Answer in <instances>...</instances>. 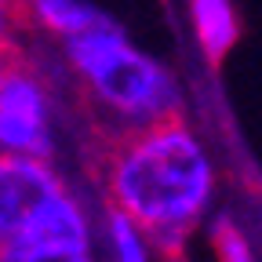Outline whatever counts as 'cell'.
<instances>
[{"label": "cell", "instance_id": "obj_1", "mask_svg": "<svg viewBox=\"0 0 262 262\" xmlns=\"http://www.w3.org/2000/svg\"><path fill=\"white\" fill-rule=\"evenodd\" d=\"M102 186L110 208L135 219L149 233L157 255L179 258L211 215L219 171L201 131L175 113L113 135Z\"/></svg>", "mask_w": 262, "mask_h": 262}, {"label": "cell", "instance_id": "obj_2", "mask_svg": "<svg viewBox=\"0 0 262 262\" xmlns=\"http://www.w3.org/2000/svg\"><path fill=\"white\" fill-rule=\"evenodd\" d=\"M62 55L66 66L80 77L88 98L110 120H117V135L182 113L179 77L160 58L135 48L127 33L106 15L66 37Z\"/></svg>", "mask_w": 262, "mask_h": 262}, {"label": "cell", "instance_id": "obj_3", "mask_svg": "<svg viewBox=\"0 0 262 262\" xmlns=\"http://www.w3.org/2000/svg\"><path fill=\"white\" fill-rule=\"evenodd\" d=\"M0 237H4V262H48L84 255L95 251L98 241L88 208L70 186H58L11 226H0Z\"/></svg>", "mask_w": 262, "mask_h": 262}, {"label": "cell", "instance_id": "obj_4", "mask_svg": "<svg viewBox=\"0 0 262 262\" xmlns=\"http://www.w3.org/2000/svg\"><path fill=\"white\" fill-rule=\"evenodd\" d=\"M0 149L15 157H55V110L44 77L8 58L0 77Z\"/></svg>", "mask_w": 262, "mask_h": 262}, {"label": "cell", "instance_id": "obj_5", "mask_svg": "<svg viewBox=\"0 0 262 262\" xmlns=\"http://www.w3.org/2000/svg\"><path fill=\"white\" fill-rule=\"evenodd\" d=\"M62 175L48 157H15L4 153L0 160V226H11L18 215H26L40 196L55 193Z\"/></svg>", "mask_w": 262, "mask_h": 262}, {"label": "cell", "instance_id": "obj_6", "mask_svg": "<svg viewBox=\"0 0 262 262\" xmlns=\"http://www.w3.org/2000/svg\"><path fill=\"white\" fill-rule=\"evenodd\" d=\"M186 8H189V26H193L196 48L204 51L208 62H222L241 37L233 0H186Z\"/></svg>", "mask_w": 262, "mask_h": 262}, {"label": "cell", "instance_id": "obj_7", "mask_svg": "<svg viewBox=\"0 0 262 262\" xmlns=\"http://www.w3.org/2000/svg\"><path fill=\"white\" fill-rule=\"evenodd\" d=\"M15 8L26 26H33L44 37H58V40L73 37V33L102 18V11L91 8L88 0H18Z\"/></svg>", "mask_w": 262, "mask_h": 262}, {"label": "cell", "instance_id": "obj_8", "mask_svg": "<svg viewBox=\"0 0 262 262\" xmlns=\"http://www.w3.org/2000/svg\"><path fill=\"white\" fill-rule=\"evenodd\" d=\"M98 241H102V262H157L149 233L120 208H106Z\"/></svg>", "mask_w": 262, "mask_h": 262}, {"label": "cell", "instance_id": "obj_9", "mask_svg": "<svg viewBox=\"0 0 262 262\" xmlns=\"http://www.w3.org/2000/svg\"><path fill=\"white\" fill-rule=\"evenodd\" d=\"M211 251H215V262H258L248 233L229 215L211 219Z\"/></svg>", "mask_w": 262, "mask_h": 262}, {"label": "cell", "instance_id": "obj_10", "mask_svg": "<svg viewBox=\"0 0 262 262\" xmlns=\"http://www.w3.org/2000/svg\"><path fill=\"white\" fill-rule=\"evenodd\" d=\"M48 262H98L95 251H84V255H66V258H48Z\"/></svg>", "mask_w": 262, "mask_h": 262}]
</instances>
